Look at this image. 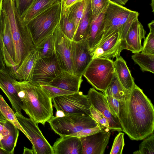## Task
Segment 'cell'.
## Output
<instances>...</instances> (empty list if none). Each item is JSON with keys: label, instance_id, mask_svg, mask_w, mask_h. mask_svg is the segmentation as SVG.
Returning <instances> with one entry per match:
<instances>
[{"label": "cell", "instance_id": "obj_39", "mask_svg": "<svg viewBox=\"0 0 154 154\" xmlns=\"http://www.w3.org/2000/svg\"><path fill=\"white\" fill-rule=\"evenodd\" d=\"M105 96L111 112L118 118L120 106L119 101L112 96L106 95Z\"/></svg>", "mask_w": 154, "mask_h": 154}, {"label": "cell", "instance_id": "obj_8", "mask_svg": "<svg viewBox=\"0 0 154 154\" xmlns=\"http://www.w3.org/2000/svg\"><path fill=\"white\" fill-rule=\"evenodd\" d=\"M52 101L53 107L56 110L91 116L90 110L91 105L87 95L82 92L57 96L52 98Z\"/></svg>", "mask_w": 154, "mask_h": 154}, {"label": "cell", "instance_id": "obj_44", "mask_svg": "<svg viewBox=\"0 0 154 154\" xmlns=\"http://www.w3.org/2000/svg\"><path fill=\"white\" fill-rule=\"evenodd\" d=\"M3 26L1 19V14H0V47L2 51L4 48L3 41Z\"/></svg>", "mask_w": 154, "mask_h": 154}, {"label": "cell", "instance_id": "obj_36", "mask_svg": "<svg viewBox=\"0 0 154 154\" xmlns=\"http://www.w3.org/2000/svg\"><path fill=\"white\" fill-rule=\"evenodd\" d=\"M90 110L92 117L103 129L110 130L109 121L103 114L92 105L90 107Z\"/></svg>", "mask_w": 154, "mask_h": 154}, {"label": "cell", "instance_id": "obj_45", "mask_svg": "<svg viewBox=\"0 0 154 154\" xmlns=\"http://www.w3.org/2000/svg\"><path fill=\"white\" fill-rule=\"evenodd\" d=\"M6 68L2 51L0 47V71L5 70Z\"/></svg>", "mask_w": 154, "mask_h": 154}, {"label": "cell", "instance_id": "obj_10", "mask_svg": "<svg viewBox=\"0 0 154 154\" xmlns=\"http://www.w3.org/2000/svg\"><path fill=\"white\" fill-rule=\"evenodd\" d=\"M61 70L55 54L50 57L38 58L29 81L40 85H47Z\"/></svg>", "mask_w": 154, "mask_h": 154}, {"label": "cell", "instance_id": "obj_3", "mask_svg": "<svg viewBox=\"0 0 154 154\" xmlns=\"http://www.w3.org/2000/svg\"><path fill=\"white\" fill-rule=\"evenodd\" d=\"M2 8L8 20L15 47V66L17 69L35 46L26 25L16 10L13 0H3Z\"/></svg>", "mask_w": 154, "mask_h": 154}, {"label": "cell", "instance_id": "obj_35", "mask_svg": "<svg viewBox=\"0 0 154 154\" xmlns=\"http://www.w3.org/2000/svg\"><path fill=\"white\" fill-rule=\"evenodd\" d=\"M40 86L47 95L49 97H51L52 99L57 96L71 94L74 93L48 85H41Z\"/></svg>", "mask_w": 154, "mask_h": 154}, {"label": "cell", "instance_id": "obj_40", "mask_svg": "<svg viewBox=\"0 0 154 154\" xmlns=\"http://www.w3.org/2000/svg\"><path fill=\"white\" fill-rule=\"evenodd\" d=\"M102 129L101 127L98 125L95 127L84 129L69 136L76 137L80 138L95 134L101 131Z\"/></svg>", "mask_w": 154, "mask_h": 154}, {"label": "cell", "instance_id": "obj_24", "mask_svg": "<svg viewBox=\"0 0 154 154\" xmlns=\"http://www.w3.org/2000/svg\"><path fill=\"white\" fill-rule=\"evenodd\" d=\"M60 1L61 0H36L21 18L26 23Z\"/></svg>", "mask_w": 154, "mask_h": 154}, {"label": "cell", "instance_id": "obj_7", "mask_svg": "<svg viewBox=\"0 0 154 154\" xmlns=\"http://www.w3.org/2000/svg\"><path fill=\"white\" fill-rule=\"evenodd\" d=\"M47 122L52 130L60 136L70 135L99 125L91 116L67 112L62 117L52 116Z\"/></svg>", "mask_w": 154, "mask_h": 154}, {"label": "cell", "instance_id": "obj_38", "mask_svg": "<svg viewBox=\"0 0 154 154\" xmlns=\"http://www.w3.org/2000/svg\"><path fill=\"white\" fill-rule=\"evenodd\" d=\"M36 0H13L16 9L21 17L24 14Z\"/></svg>", "mask_w": 154, "mask_h": 154}, {"label": "cell", "instance_id": "obj_19", "mask_svg": "<svg viewBox=\"0 0 154 154\" xmlns=\"http://www.w3.org/2000/svg\"><path fill=\"white\" fill-rule=\"evenodd\" d=\"M52 147L54 154H82L81 142L80 138L76 137L60 136Z\"/></svg>", "mask_w": 154, "mask_h": 154}, {"label": "cell", "instance_id": "obj_34", "mask_svg": "<svg viewBox=\"0 0 154 154\" xmlns=\"http://www.w3.org/2000/svg\"><path fill=\"white\" fill-rule=\"evenodd\" d=\"M143 139L139 145V150L134 151L133 154H154V132Z\"/></svg>", "mask_w": 154, "mask_h": 154}, {"label": "cell", "instance_id": "obj_23", "mask_svg": "<svg viewBox=\"0 0 154 154\" xmlns=\"http://www.w3.org/2000/svg\"><path fill=\"white\" fill-rule=\"evenodd\" d=\"M92 14L90 0H87L86 6L72 40L78 42L87 39L88 36Z\"/></svg>", "mask_w": 154, "mask_h": 154}, {"label": "cell", "instance_id": "obj_29", "mask_svg": "<svg viewBox=\"0 0 154 154\" xmlns=\"http://www.w3.org/2000/svg\"><path fill=\"white\" fill-rule=\"evenodd\" d=\"M131 58L142 71L154 73V54L139 52L132 55Z\"/></svg>", "mask_w": 154, "mask_h": 154}, {"label": "cell", "instance_id": "obj_15", "mask_svg": "<svg viewBox=\"0 0 154 154\" xmlns=\"http://www.w3.org/2000/svg\"><path fill=\"white\" fill-rule=\"evenodd\" d=\"M126 49L122 44L118 32L100 43L92 51L93 59L100 57L113 59L120 56L122 50Z\"/></svg>", "mask_w": 154, "mask_h": 154}, {"label": "cell", "instance_id": "obj_21", "mask_svg": "<svg viewBox=\"0 0 154 154\" xmlns=\"http://www.w3.org/2000/svg\"><path fill=\"white\" fill-rule=\"evenodd\" d=\"M115 72L124 89L130 93L135 84L126 62L120 56L116 57L114 61Z\"/></svg>", "mask_w": 154, "mask_h": 154}, {"label": "cell", "instance_id": "obj_22", "mask_svg": "<svg viewBox=\"0 0 154 154\" xmlns=\"http://www.w3.org/2000/svg\"><path fill=\"white\" fill-rule=\"evenodd\" d=\"M38 57V53L36 49L31 51L17 69L16 79L30 81Z\"/></svg>", "mask_w": 154, "mask_h": 154}, {"label": "cell", "instance_id": "obj_51", "mask_svg": "<svg viewBox=\"0 0 154 154\" xmlns=\"http://www.w3.org/2000/svg\"><path fill=\"white\" fill-rule=\"evenodd\" d=\"M3 0H0V14H1L2 12V3Z\"/></svg>", "mask_w": 154, "mask_h": 154}, {"label": "cell", "instance_id": "obj_27", "mask_svg": "<svg viewBox=\"0 0 154 154\" xmlns=\"http://www.w3.org/2000/svg\"><path fill=\"white\" fill-rule=\"evenodd\" d=\"M59 25L64 34L69 38L72 40L75 32V24L69 15L68 8H64L62 5Z\"/></svg>", "mask_w": 154, "mask_h": 154}, {"label": "cell", "instance_id": "obj_49", "mask_svg": "<svg viewBox=\"0 0 154 154\" xmlns=\"http://www.w3.org/2000/svg\"><path fill=\"white\" fill-rule=\"evenodd\" d=\"M0 120L4 122H6L7 120L4 117L0 110Z\"/></svg>", "mask_w": 154, "mask_h": 154}, {"label": "cell", "instance_id": "obj_1", "mask_svg": "<svg viewBox=\"0 0 154 154\" xmlns=\"http://www.w3.org/2000/svg\"><path fill=\"white\" fill-rule=\"evenodd\" d=\"M119 103L118 119L122 131L130 139L141 140L153 132V105L139 87L135 84L126 99Z\"/></svg>", "mask_w": 154, "mask_h": 154}, {"label": "cell", "instance_id": "obj_43", "mask_svg": "<svg viewBox=\"0 0 154 154\" xmlns=\"http://www.w3.org/2000/svg\"><path fill=\"white\" fill-rule=\"evenodd\" d=\"M6 122L0 120V135L2 137L7 135L9 133V131L7 127Z\"/></svg>", "mask_w": 154, "mask_h": 154}, {"label": "cell", "instance_id": "obj_18", "mask_svg": "<svg viewBox=\"0 0 154 154\" xmlns=\"http://www.w3.org/2000/svg\"><path fill=\"white\" fill-rule=\"evenodd\" d=\"M109 3L106 4L95 15H92L89 33L87 39L88 46L92 51L99 44L102 38L103 20Z\"/></svg>", "mask_w": 154, "mask_h": 154}, {"label": "cell", "instance_id": "obj_47", "mask_svg": "<svg viewBox=\"0 0 154 154\" xmlns=\"http://www.w3.org/2000/svg\"><path fill=\"white\" fill-rule=\"evenodd\" d=\"M66 112L61 110H57L56 113L57 117H62L66 116Z\"/></svg>", "mask_w": 154, "mask_h": 154}, {"label": "cell", "instance_id": "obj_26", "mask_svg": "<svg viewBox=\"0 0 154 154\" xmlns=\"http://www.w3.org/2000/svg\"><path fill=\"white\" fill-rule=\"evenodd\" d=\"M1 19L3 26V41L4 47L6 49L15 63V52L14 45L8 19L3 10L1 13Z\"/></svg>", "mask_w": 154, "mask_h": 154}, {"label": "cell", "instance_id": "obj_46", "mask_svg": "<svg viewBox=\"0 0 154 154\" xmlns=\"http://www.w3.org/2000/svg\"><path fill=\"white\" fill-rule=\"evenodd\" d=\"M111 2L120 5H125L128 0H109Z\"/></svg>", "mask_w": 154, "mask_h": 154}, {"label": "cell", "instance_id": "obj_17", "mask_svg": "<svg viewBox=\"0 0 154 154\" xmlns=\"http://www.w3.org/2000/svg\"><path fill=\"white\" fill-rule=\"evenodd\" d=\"M146 34L143 25L137 19L131 24L126 36V50L134 54L141 52L142 41L145 39Z\"/></svg>", "mask_w": 154, "mask_h": 154}, {"label": "cell", "instance_id": "obj_13", "mask_svg": "<svg viewBox=\"0 0 154 154\" xmlns=\"http://www.w3.org/2000/svg\"><path fill=\"white\" fill-rule=\"evenodd\" d=\"M87 96L91 105L107 119L111 131H122V127L119 119L111 112L105 94L97 91L94 88H91L88 91Z\"/></svg>", "mask_w": 154, "mask_h": 154}, {"label": "cell", "instance_id": "obj_12", "mask_svg": "<svg viewBox=\"0 0 154 154\" xmlns=\"http://www.w3.org/2000/svg\"><path fill=\"white\" fill-rule=\"evenodd\" d=\"M72 58L73 73L82 77L93 59L92 51L87 39L78 42L72 40Z\"/></svg>", "mask_w": 154, "mask_h": 154}, {"label": "cell", "instance_id": "obj_41", "mask_svg": "<svg viewBox=\"0 0 154 154\" xmlns=\"http://www.w3.org/2000/svg\"><path fill=\"white\" fill-rule=\"evenodd\" d=\"M91 10L93 15H95L106 4L109 0H90Z\"/></svg>", "mask_w": 154, "mask_h": 154}, {"label": "cell", "instance_id": "obj_9", "mask_svg": "<svg viewBox=\"0 0 154 154\" xmlns=\"http://www.w3.org/2000/svg\"><path fill=\"white\" fill-rule=\"evenodd\" d=\"M19 124L32 143L34 154H54L52 146L43 136L38 124L31 119L15 112Z\"/></svg>", "mask_w": 154, "mask_h": 154}, {"label": "cell", "instance_id": "obj_48", "mask_svg": "<svg viewBox=\"0 0 154 154\" xmlns=\"http://www.w3.org/2000/svg\"><path fill=\"white\" fill-rule=\"evenodd\" d=\"M23 154H34L32 149H30L25 147H24Z\"/></svg>", "mask_w": 154, "mask_h": 154}, {"label": "cell", "instance_id": "obj_4", "mask_svg": "<svg viewBox=\"0 0 154 154\" xmlns=\"http://www.w3.org/2000/svg\"><path fill=\"white\" fill-rule=\"evenodd\" d=\"M139 15L137 12L109 2L103 20V36L99 44L118 32L120 39L126 50V36L131 24L138 19Z\"/></svg>", "mask_w": 154, "mask_h": 154}, {"label": "cell", "instance_id": "obj_14", "mask_svg": "<svg viewBox=\"0 0 154 154\" xmlns=\"http://www.w3.org/2000/svg\"><path fill=\"white\" fill-rule=\"evenodd\" d=\"M110 129H103L95 134L80 138L82 154H103L111 135Z\"/></svg>", "mask_w": 154, "mask_h": 154}, {"label": "cell", "instance_id": "obj_11", "mask_svg": "<svg viewBox=\"0 0 154 154\" xmlns=\"http://www.w3.org/2000/svg\"><path fill=\"white\" fill-rule=\"evenodd\" d=\"M53 34L55 40V54L61 69L73 73L72 58V40L63 32L59 23Z\"/></svg>", "mask_w": 154, "mask_h": 154}, {"label": "cell", "instance_id": "obj_37", "mask_svg": "<svg viewBox=\"0 0 154 154\" xmlns=\"http://www.w3.org/2000/svg\"><path fill=\"white\" fill-rule=\"evenodd\" d=\"M124 133L119 132L115 137L110 151V154H122L125 145Z\"/></svg>", "mask_w": 154, "mask_h": 154}, {"label": "cell", "instance_id": "obj_53", "mask_svg": "<svg viewBox=\"0 0 154 154\" xmlns=\"http://www.w3.org/2000/svg\"><path fill=\"white\" fill-rule=\"evenodd\" d=\"M2 138V137L0 135V147L2 148V144L1 142V139Z\"/></svg>", "mask_w": 154, "mask_h": 154}, {"label": "cell", "instance_id": "obj_20", "mask_svg": "<svg viewBox=\"0 0 154 154\" xmlns=\"http://www.w3.org/2000/svg\"><path fill=\"white\" fill-rule=\"evenodd\" d=\"M83 81L82 77L61 70L57 76L47 85L77 92L79 91Z\"/></svg>", "mask_w": 154, "mask_h": 154}, {"label": "cell", "instance_id": "obj_6", "mask_svg": "<svg viewBox=\"0 0 154 154\" xmlns=\"http://www.w3.org/2000/svg\"><path fill=\"white\" fill-rule=\"evenodd\" d=\"M111 59L93 58L83 75L94 88L103 93L110 83L115 73Z\"/></svg>", "mask_w": 154, "mask_h": 154}, {"label": "cell", "instance_id": "obj_31", "mask_svg": "<svg viewBox=\"0 0 154 154\" xmlns=\"http://www.w3.org/2000/svg\"><path fill=\"white\" fill-rule=\"evenodd\" d=\"M0 110L6 119L19 129L29 139L27 134L18 122L14 111L8 105L1 95H0Z\"/></svg>", "mask_w": 154, "mask_h": 154}, {"label": "cell", "instance_id": "obj_2", "mask_svg": "<svg viewBox=\"0 0 154 154\" xmlns=\"http://www.w3.org/2000/svg\"><path fill=\"white\" fill-rule=\"evenodd\" d=\"M14 83L22 102V109L36 124L45 125L53 116L51 97L40 85L29 81L15 79Z\"/></svg>", "mask_w": 154, "mask_h": 154}, {"label": "cell", "instance_id": "obj_5", "mask_svg": "<svg viewBox=\"0 0 154 154\" xmlns=\"http://www.w3.org/2000/svg\"><path fill=\"white\" fill-rule=\"evenodd\" d=\"M61 11L60 1L25 23L35 46L53 34L59 23Z\"/></svg>", "mask_w": 154, "mask_h": 154}, {"label": "cell", "instance_id": "obj_28", "mask_svg": "<svg viewBox=\"0 0 154 154\" xmlns=\"http://www.w3.org/2000/svg\"><path fill=\"white\" fill-rule=\"evenodd\" d=\"M103 93L105 95L112 96L119 101L125 100L130 94L122 86L115 72L110 83Z\"/></svg>", "mask_w": 154, "mask_h": 154}, {"label": "cell", "instance_id": "obj_52", "mask_svg": "<svg viewBox=\"0 0 154 154\" xmlns=\"http://www.w3.org/2000/svg\"><path fill=\"white\" fill-rule=\"evenodd\" d=\"M151 7H152V12H154V0H152L151 2Z\"/></svg>", "mask_w": 154, "mask_h": 154}, {"label": "cell", "instance_id": "obj_50", "mask_svg": "<svg viewBox=\"0 0 154 154\" xmlns=\"http://www.w3.org/2000/svg\"><path fill=\"white\" fill-rule=\"evenodd\" d=\"M0 154H10L8 152L6 151L2 148L0 147Z\"/></svg>", "mask_w": 154, "mask_h": 154}, {"label": "cell", "instance_id": "obj_16", "mask_svg": "<svg viewBox=\"0 0 154 154\" xmlns=\"http://www.w3.org/2000/svg\"><path fill=\"white\" fill-rule=\"evenodd\" d=\"M15 79L6 69L0 71V88L8 97L14 111L22 114V103L14 85Z\"/></svg>", "mask_w": 154, "mask_h": 154}, {"label": "cell", "instance_id": "obj_25", "mask_svg": "<svg viewBox=\"0 0 154 154\" xmlns=\"http://www.w3.org/2000/svg\"><path fill=\"white\" fill-rule=\"evenodd\" d=\"M9 131L8 134L1 139L2 148L10 154H13L18 136L19 129L9 121L6 122Z\"/></svg>", "mask_w": 154, "mask_h": 154}, {"label": "cell", "instance_id": "obj_42", "mask_svg": "<svg viewBox=\"0 0 154 154\" xmlns=\"http://www.w3.org/2000/svg\"><path fill=\"white\" fill-rule=\"evenodd\" d=\"M83 0H61L62 5L64 8H68L74 4Z\"/></svg>", "mask_w": 154, "mask_h": 154}, {"label": "cell", "instance_id": "obj_32", "mask_svg": "<svg viewBox=\"0 0 154 154\" xmlns=\"http://www.w3.org/2000/svg\"><path fill=\"white\" fill-rule=\"evenodd\" d=\"M87 1L83 0L68 8L69 15L75 24V32L83 14Z\"/></svg>", "mask_w": 154, "mask_h": 154}, {"label": "cell", "instance_id": "obj_33", "mask_svg": "<svg viewBox=\"0 0 154 154\" xmlns=\"http://www.w3.org/2000/svg\"><path fill=\"white\" fill-rule=\"evenodd\" d=\"M150 32L144 39L141 52L143 53L154 54V21L152 20L148 24Z\"/></svg>", "mask_w": 154, "mask_h": 154}, {"label": "cell", "instance_id": "obj_30", "mask_svg": "<svg viewBox=\"0 0 154 154\" xmlns=\"http://www.w3.org/2000/svg\"><path fill=\"white\" fill-rule=\"evenodd\" d=\"M38 53V58L49 57L55 54V40L53 34L47 37L35 46Z\"/></svg>", "mask_w": 154, "mask_h": 154}]
</instances>
